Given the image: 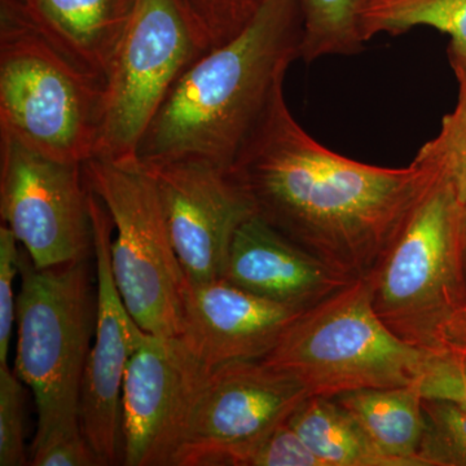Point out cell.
<instances>
[{
    "label": "cell",
    "instance_id": "cell-1",
    "mask_svg": "<svg viewBox=\"0 0 466 466\" xmlns=\"http://www.w3.org/2000/svg\"><path fill=\"white\" fill-rule=\"evenodd\" d=\"M440 167L419 150L407 167L363 164L303 130L278 86L231 171L257 216L346 278H367Z\"/></svg>",
    "mask_w": 466,
    "mask_h": 466
},
{
    "label": "cell",
    "instance_id": "cell-2",
    "mask_svg": "<svg viewBox=\"0 0 466 466\" xmlns=\"http://www.w3.org/2000/svg\"><path fill=\"white\" fill-rule=\"evenodd\" d=\"M299 0H265L238 35L184 70L137 148L147 167L204 161L231 168L288 67L300 58Z\"/></svg>",
    "mask_w": 466,
    "mask_h": 466
},
{
    "label": "cell",
    "instance_id": "cell-3",
    "mask_svg": "<svg viewBox=\"0 0 466 466\" xmlns=\"http://www.w3.org/2000/svg\"><path fill=\"white\" fill-rule=\"evenodd\" d=\"M462 211L464 205L440 167L366 278L373 309L386 327L431 354L458 348L465 317Z\"/></svg>",
    "mask_w": 466,
    "mask_h": 466
},
{
    "label": "cell",
    "instance_id": "cell-4",
    "mask_svg": "<svg viewBox=\"0 0 466 466\" xmlns=\"http://www.w3.org/2000/svg\"><path fill=\"white\" fill-rule=\"evenodd\" d=\"M104 81L76 66L30 21L20 0H0V133L58 161L95 156Z\"/></svg>",
    "mask_w": 466,
    "mask_h": 466
},
{
    "label": "cell",
    "instance_id": "cell-5",
    "mask_svg": "<svg viewBox=\"0 0 466 466\" xmlns=\"http://www.w3.org/2000/svg\"><path fill=\"white\" fill-rule=\"evenodd\" d=\"M15 373L33 391L38 425L32 449L82 433V381L96 325L87 260L39 268L20 248Z\"/></svg>",
    "mask_w": 466,
    "mask_h": 466
},
{
    "label": "cell",
    "instance_id": "cell-6",
    "mask_svg": "<svg viewBox=\"0 0 466 466\" xmlns=\"http://www.w3.org/2000/svg\"><path fill=\"white\" fill-rule=\"evenodd\" d=\"M429 358L431 352L408 345L386 327L360 278L305 309L260 360L293 377L309 397L337 398L417 385Z\"/></svg>",
    "mask_w": 466,
    "mask_h": 466
},
{
    "label": "cell",
    "instance_id": "cell-7",
    "mask_svg": "<svg viewBox=\"0 0 466 466\" xmlns=\"http://www.w3.org/2000/svg\"><path fill=\"white\" fill-rule=\"evenodd\" d=\"M84 173L112 218V269L126 308L147 333L177 339L187 279L155 175L139 158L94 157L85 162Z\"/></svg>",
    "mask_w": 466,
    "mask_h": 466
},
{
    "label": "cell",
    "instance_id": "cell-8",
    "mask_svg": "<svg viewBox=\"0 0 466 466\" xmlns=\"http://www.w3.org/2000/svg\"><path fill=\"white\" fill-rule=\"evenodd\" d=\"M202 54L175 0H137L106 73L94 157L137 158L171 87Z\"/></svg>",
    "mask_w": 466,
    "mask_h": 466
},
{
    "label": "cell",
    "instance_id": "cell-9",
    "mask_svg": "<svg viewBox=\"0 0 466 466\" xmlns=\"http://www.w3.org/2000/svg\"><path fill=\"white\" fill-rule=\"evenodd\" d=\"M84 164L58 161L0 133V216L39 268L94 253Z\"/></svg>",
    "mask_w": 466,
    "mask_h": 466
},
{
    "label": "cell",
    "instance_id": "cell-10",
    "mask_svg": "<svg viewBox=\"0 0 466 466\" xmlns=\"http://www.w3.org/2000/svg\"><path fill=\"white\" fill-rule=\"evenodd\" d=\"M309 397L297 380L262 360L213 368L193 400L173 466H220L229 452L287 421Z\"/></svg>",
    "mask_w": 466,
    "mask_h": 466
},
{
    "label": "cell",
    "instance_id": "cell-11",
    "mask_svg": "<svg viewBox=\"0 0 466 466\" xmlns=\"http://www.w3.org/2000/svg\"><path fill=\"white\" fill-rule=\"evenodd\" d=\"M90 189V188H88ZM97 268V309L84 381L79 421L82 433L104 465L122 464V385L126 367L146 330L126 308L112 269V218L90 189L88 196Z\"/></svg>",
    "mask_w": 466,
    "mask_h": 466
},
{
    "label": "cell",
    "instance_id": "cell-12",
    "mask_svg": "<svg viewBox=\"0 0 466 466\" xmlns=\"http://www.w3.org/2000/svg\"><path fill=\"white\" fill-rule=\"evenodd\" d=\"M208 370L179 339L147 334L125 370L122 465L173 466L193 400Z\"/></svg>",
    "mask_w": 466,
    "mask_h": 466
},
{
    "label": "cell",
    "instance_id": "cell-13",
    "mask_svg": "<svg viewBox=\"0 0 466 466\" xmlns=\"http://www.w3.org/2000/svg\"><path fill=\"white\" fill-rule=\"evenodd\" d=\"M147 167L187 281L222 278L236 232L256 214L231 168L191 159Z\"/></svg>",
    "mask_w": 466,
    "mask_h": 466
},
{
    "label": "cell",
    "instance_id": "cell-14",
    "mask_svg": "<svg viewBox=\"0 0 466 466\" xmlns=\"http://www.w3.org/2000/svg\"><path fill=\"white\" fill-rule=\"evenodd\" d=\"M303 311L222 278L208 283L187 281L177 339L208 370L233 361L260 360Z\"/></svg>",
    "mask_w": 466,
    "mask_h": 466
},
{
    "label": "cell",
    "instance_id": "cell-15",
    "mask_svg": "<svg viewBox=\"0 0 466 466\" xmlns=\"http://www.w3.org/2000/svg\"><path fill=\"white\" fill-rule=\"evenodd\" d=\"M222 279L263 299L302 309L312 308L352 281L257 214L236 232Z\"/></svg>",
    "mask_w": 466,
    "mask_h": 466
},
{
    "label": "cell",
    "instance_id": "cell-16",
    "mask_svg": "<svg viewBox=\"0 0 466 466\" xmlns=\"http://www.w3.org/2000/svg\"><path fill=\"white\" fill-rule=\"evenodd\" d=\"M137 0H27L30 21L85 72L106 84Z\"/></svg>",
    "mask_w": 466,
    "mask_h": 466
},
{
    "label": "cell",
    "instance_id": "cell-17",
    "mask_svg": "<svg viewBox=\"0 0 466 466\" xmlns=\"http://www.w3.org/2000/svg\"><path fill=\"white\" fill-rule=\"evenodd\" d=\"M336 400L386 456L397 460L400 466H426L420 458L426 421L419 386L364 389Z\"/></svg>",
    "mask_w": 466,
    "mask_h": 466
},
{
    "label": "cell",
    "instance_id": "cell-18",
    "mask_svg": "<svg viewBox=\"0 0 466 466\" xmlns=\"http://www.w3.org/2000/svg\"><path fill=\"white\" fill-rule=\"evenodd\" d=\"M288 421L323 466H400L336 398L309 397Z\"/></svg>",
    "mask_w": 466,
    "mask_h": 466
},
{
    "label": "cell",
    "instance_id": "cell-19",
    "mask_svg": "<svg viewBox=\"0 0 466 466\" xmlns=\"http://www.w3.org/2000/svg\"><path fill=\"white\" fill-rule=\"evenodd\" d=\"M419 26L447 34L451 60L466 63V0H361L359 30L364 43L379 34L398 35Z\"/></svg>",
    "mask_w": 466,
    "mask_h": 466
},
{
    "label": "cell",
    "instance_id": "cell-20",
    "mask_svg": "<svg viewBox=\"0 0 466 466\" xmlns=\"http://www.w3.org/2000/svg\"><path fill=\"white\" fill-rule=\"evenodd\" d=\"M303 18L300 58L351 56L363 48L359 30L361 0H299Z\"/></svg>",
    "mask_w": 466,
    "mask_h": 466
},
{
    "label": "cell",
    "instance_id": "cell-21",
    "mask_svg": "<svg viewBox=\"0 0 466 466\" xmlns=\"http://www.w3.org/2000/svg\"><path fill=\"white\" fill-rule=\"evenodd\" d=\"M265 0H175L204 52L231 41L245 29Z\"/></svg>",
    "mask_w": 466,
    "mask_h": 466
},
{
    "label": "cell",
    "instance_id": "cell-22",
    "mask_svg": "<svg viewBox=\"0 0 466 466\" xmlns=\"http://www.w3.org/2000/svg\"><path fill=\"white\" fill-rule=\"evenodd\" d=\"M451 64L459 82L458 104L444 116L440 134L420 150L440 165L466 207V63L451 60Z\"/></svg>",
    "mask_w": 466,
    "mask_h": 466
},
{
    "label": "cell",
    "instance_id": "cell-23",
    "mask_svg": "<svg viewBox=\"0 0 466 466\" xmlns=\"http://www.w3.org/2000/svg\"><path fill=\"white\" fill-rule=\"evenodd\" d=\"M425 433L420 458L426 466H466V410L424 398Z\"/></svg>",
    "mask_w": 466,
    "mask_h": 466
},
{
    "label": "cell",
    "instance_id": "cell-24",
    "mask_svg": "<svg viewBox=\"0 0 466 466\" xmlns=\"http://www.w3.org/2000/svg\"><path fill=\"white\" fill-rule=\"evenodd\" d=\"M220 466H323L289 421L232 451Z\"/></svg>",
    "mask_w": 466,
    "mask_h": 466
},
{
    "label": "cell",
    "instance_id": "cell-25",
    "mask_svg": "<svg viewBox=\"0 0 466 466\" xmlns=\"http://www.w3.org/2000/svg\"><path fill=\"white\" fill-rule=\"evenodd\" d=\"M26 464L23 381L8 366H0V465Z\"/></svg>",
    "mask_w": 466,
    "mask_h": 466
},
{
    "label": "cell",
    "instance_id": "cell-26",
    "mask_svg": "<svg viewBox=\"0 0 466 466\" xmlns=\"http://www.w3.org/2000/svg\"><path fill=\"white\" fill-rule=\"evenodd\" d=\"M417 386L426 400H447L466 410V348L431 354Z\"/></svg>",
    "mask_w": 466,
    "mask_h": 466
},
{
    "label": "cell",
    "instance_id": "cell-27",
    "mask_svg": "<svg viewBox=\"0 0 466 466\" xmlns=\"http://www.w3.org/2000/svg\"><path fill=\"white\" fill-rule=\"evenodd\" d=\"M8 226L0 227V366H7L9 342L16 320L15 279L20 275V247Z\"/></svg>",
    "mask_w": 466,
    "mask_h": 466
},
{
    "label": "cell",
    "instance_id": "cell-28",
    "mask_svg": "<svg viewBox=\"0 0 466 466\" xmlns=\"http://www.w3.org/2000/svg\"><path fill=\"white\" fill-rule=\"evenodd\" d=\"M34 466H103L84 434L55 438L30 451Z\"/></svg>",
    "mask_w": 466,
    "mask_h": 466
},
{
    "label": "cell",
    "instance_id": "cell-29",
    "mask_svg": "<svg viewBox=\"0 0 466 466\" xmlns=\"http://www.w3.org/2000/svg\"><path fill=\"white\" fill-rule=\"evenodd\" d=\"M462 258H464L466 276V207H464V211H462Z\"/></svg>",
    "mask_w": 466,
    "mask_h": 466
},
{
    "label": "cell",
    "instance_id": "cell-30",
    "mask_svg": "<svg viewBox=\"0 0 466 466\" xmlns=\"http://www.w3.org/2000/svg\"><path fill=\"white\" fill-rule=\"evenodd\" d=\"M458 348H466V312L464 320H462L461 332H460V339ZM456 348V349H458Z\"/></svg>",
    "mask_w": 466,
    "mask_h": 466
},
{
    "label": "cell",
    "instance_id": "cell-31",
    "mask_svg": "<svg viewBox=\"0 0 466 466\" xmlns=\"http://www.w3.org/2000/svg\"><path fill=\"white\" fill-rule=\"evenodd\" d=\"M21 3H26L27 0H20Z\"/></svg>",
    "mask_w": 466,
    "mask_h": 466
},
{
    "label": "cell",
    "instance_id": "cell-32",
    "mask_svg": "<svg viewBox=\"0 0 466 466\" xmlns=\"http://www.w3.org/2000/svg\"><path fill=\"white\" fill-rule=\"evenodd\" d=\"M460 61V60H459Z\"/></svg>",
    "mask_w": 466,
    "mask_h": 466
}]
</instances>
